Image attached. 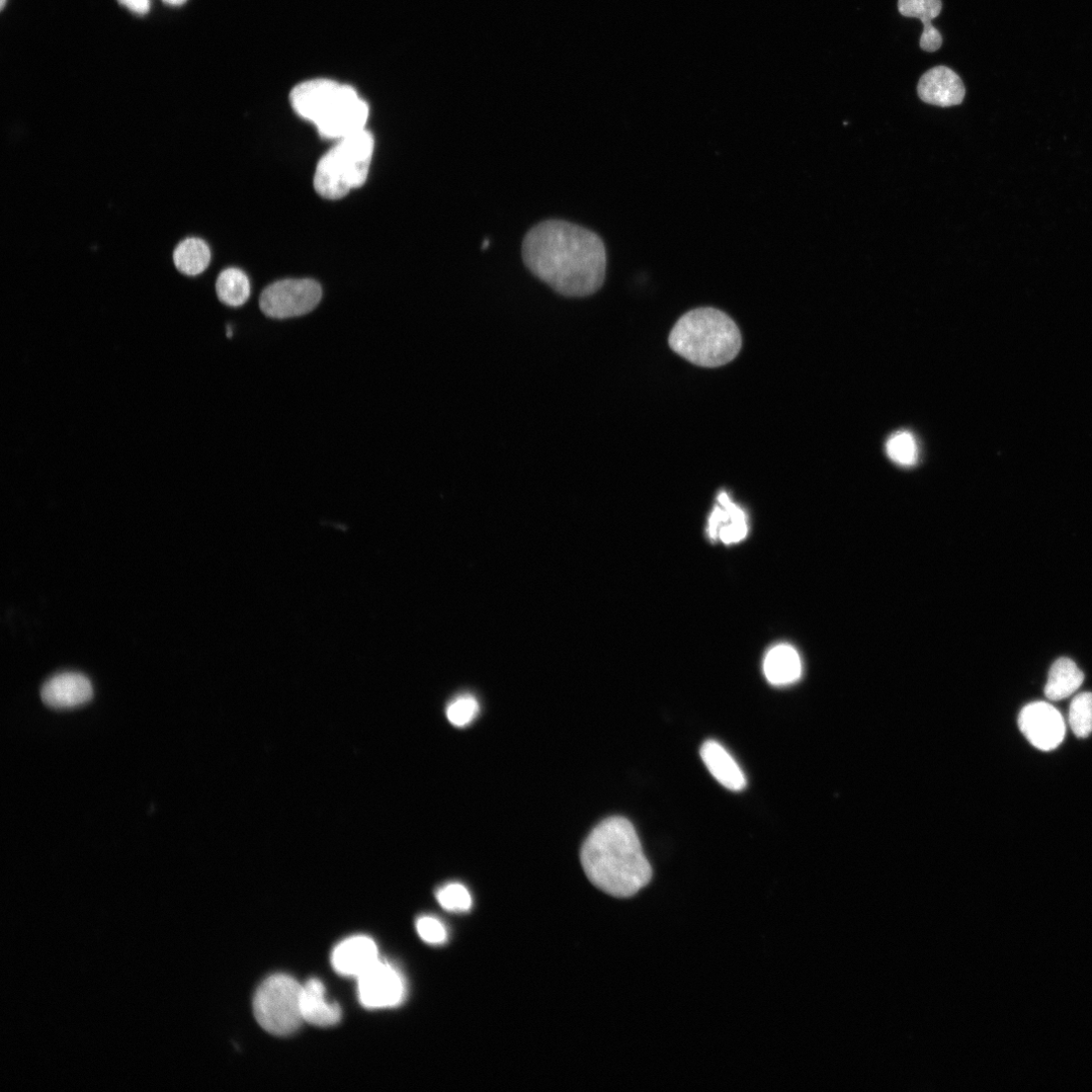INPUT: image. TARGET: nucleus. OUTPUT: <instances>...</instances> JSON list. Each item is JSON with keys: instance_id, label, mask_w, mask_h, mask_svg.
Returning a JSON list of instances; mask_svg holds the SVG:
<instances>
[{"instance_id": "nucleus-22", "label": "nucleus", "mask_w": 1092, "mask_h": 1092, "mask_svg": "<svg viewBox=\"0 0 1092 1092\" xmlns=\"http://www.w3.org/2000/svg\"><path fill=\"white\" fill-rule=\"evenodd\" d=\"M1069 725L1080 738L1092 732V693H1081L1074 697L1069 708Z\"/></svg>"}, {"instance_id": "nucleus-19", "label": "nucleus", "mask_w": 1092, "mask_h": 1092, "mask_svg": "<svg viewBox=\"0 0 1092 1092\" xmlns=\"http://www.w3.org/2000/svg\"><path fill=\"white\" fill-rule=\"evenodd\" d=\"M1084 674L1070 658L1061 657L1051 666L1045 695L1052 701H1059L1073 695L1083 684Z\"/></svg>"}, {"instance_id": "nucleus-23", "label": "nucleus", "mask_w": 1092, "mask_h": 1092, "mask_svg": "<svg viewBox=\"0 0 1092 1092\" xmlns=\"http://www.w3.org/2000/svg\"><path fill=\"white\" fill-rule=\"evenodd\" d=\"M942 7V0H898L899 13L920 20L923 26L931 25L940 16Z\"/></svg>"}, {"instance_id": "nucleus-4", "label": "nucleus", "mask_w": 1092, "mask_h": 1092, "mask_svg": "<svg viewBox=\"0 0 1092 1092\" xmlns=\"http://www.w3.org/2000/svg\"><path fill=\"white\" fill-rule=\"evenodd\" d=\"M375 149L367 129L350 135L319 161L314 178L316 192L327 200H340L365 185Z\"/></svg>"}, {"instance_id": "nucleus-21", "label": "nucleus", "mask_w": 1092, "mask_h": 1092, "mask_svg": "<svg viewBox=\"0 0 1092 1092\" xmlns=\"http://www.w3.org/2000/svg\"><path fill=\"white\" fill-rule=\"evenodd\" d=\"M889 459L901 467H912L918 459V448L914 437L908 432L892 435L886 443Z\"/></svg>"}, {"instance_id": "nucleus-14", "label": "nucleus", "mask_w": 1092, "mask_h": 1092, "mask_svg": "<svg viewBox=\"0 0 1092 1092\" xmlns=\"http://www.w3.org/2000/svg\"><path fill=\"white\" fill-rule=\"evenodd\" d=\"M380 960L376 943L368 937L350 938L335 948L332 965L344 976H362Z\"/></svg>"}, {"instance_id": "nucleus-1", "label": "nucleus", "mask_w": 1092, "mask_h": 1092, "mask_svg": "<svg viewBox=\"0 0 1092 1092\" xmlns=\"http://www.w3.org/2000/svg\"><path fill=\"white\" fill-rule=\"evenodd\" d=\"M523 258L537 278L564 297L591 296L605 282L603 240L566 221L546 220L535 226L524 240Z\"/></svg>"}, {"instance_id": "nucleus-30", "label": "nucleus", "mask_w": 1092, "mask_h": 1092, "mask_svg": "<svg viewBox=\"0 0 1092 1092\" xmlns=\"http://www.w3.org/2000/svg\"><path fill=\"white\" fill-rule=\"evenodd\" d=\"M6 4H7V0H0V8H2V10L5 9Z\"/></svg>"}, {"instance_id": "nucleus-13", "label": "nucleus", "mask_w": 1092, "mask_h": 1092, "mask_svg": "<svg viewBox=\"0 0 1092 1092\" xmlns=\"http://www.w3.org/2000/svg\"><path fill=\"white\" fill-rule=\"evenodd\" d=\"M94 696L91 681L78 673H61L42 687L41 697L49 707L73 708L88 703Z\"/></svg>"}, {"instance_id": "nucleus-18", "label": "nucleus", "mask_w": 1092, "mask_h": 1092, "mask_svg": "<svg viewBox=\"0 0 1092 1092\" xmlns=\"http://www.w3.org/2000/svg\"><path fill=\"white\" fill-rule=\"evenodd\" d=\"M172 259L175 269L182 276L198 277L211 265V247L203 238L189 236L176 245Z\"/></svg>"}, {"instance_id": "nucleus-11", "label": "nucleus", "mask_w": 1092, "mask_h": 1092, "mask_svg": "<svg viewBox=\"0 0 1092 1092\" xmlns=\"http://www.w3.org/2000/svg\"><path fill=\"white\" fill-rule=\"evenodd\" d=\"M707 535L713 542L725 546L738 544L748 535L745 512L726 492L717 495L714 509L708 519Z\"/></svg>"}, {"instance_id": "nucleus-20", "label": "nucleus", "mask_w": 1092, "mask_h": 1092, "mask_svg": "<svg viewBox=\"0 0 1092 1092\" xmlns=\"http://www.w3.org/2000/svg\"><path fill=\"white\" fill-rule=\"evenodd\" d=\"M216 294L221 303L237 308L250 298L251 286L246 274L239 269L229 268L221 272L216 282Z\"/></svg>"}, {"instance_id": "nucleus-25", "label": "nucleus", "mask_w": 1092, "mask_h": 1092, "mask_svg": "<svg viewBox=\"0 0 1092 1092\" xmlns=\"http://www.w3.org/2000/svg\"><path fill=\"white\" fill-rule=\"evenodd\" d=\"M480 711L478 700L472 695L456 698L447 708V716L452 724L465 727L471 724Z\"/></svg>"}, {"instance_id": "nucleus-3", "label": "nucleus", "mask_w": 1092, "mask_h": 1092, "mask_svg": "<svg viewBox=\"0 0 1092 1092\" xmlns=\"http://www.w3.org/2000/svg\"><path fill=\"white\" fill-rule=\"evenodd\" d=\"M669 347L677 355L703 368H718L733 361L741 349V335L734 321L713 308L685 314L671 330Z\"/></svg>"}, {"instance_id": "nucleus-29", "label": "nucleus", "mask_w": 1092, "mask_h": 1092, "mask_svg": "<svg viewBox=\"0 0 1092 1092\" xmlns=\"http://www.w3.org/2000/svg\"><path fill=\"white\" fill-rule=\"evenodd\" d=\"M164 3L172 6H181L187 2V0H163Z\"/></svg>"}, {"instance_id": "nucleus-27", "label": "nucleus", "mask_w": 1092, "mask_h": 1092, "mask_svg": "<svg viewBox=\"0 0 1092 1092\" xmlns=\"http://www.w3.org/2000/svg\"><path fill=\"white\" fill-rule=\"evenodd\" d=\"M943 44V37L938 29L933 24L923 26V31L920 37V48L926 52H936Z\"/></svg>"}, {"instance_id": "nucleus-5", "label": "nucleus", "mask_w": 1092, "mask_h": 1092, "mask_svg": "<svg viewBox=\"0 0 1092 1092\" xmlns=\"http://www.w3.org/2000/svg\"><path fill=\"white\" fill-rule=\"evenodd\" d=\"M303 986L289 975L268 978L258 989L254 1010L259 1024L275 1036L294 1034L304 1021L301 1009Z\"/></svg>"}, {"instance_id": "nucleus-16", "label": "nucleus", "mask_w": 1092, "mask_h": 1092, "mask_svg": "<svg viewBox=\"0 0 1092 1092\" xmlns=\"http://www.w3.org/2000/svg\"><path fill=\"white\" fill-rule=\"evenodd\" d=\"M301 1009L304 1021L317 1027H331L342 1020L341 1006L327 1001L325 986L316 978L303 986Z\"/></svg>"}, {"instance_id": "nucleus-9", "label": "nucleus", "mask_w": 1092, "mask_h": 1092, "mask_svg": "<svg viewBox=\"0 0 1092 1092\" xmlns=\"http://www.w3.org/2000/svg\"><path fill=\"white\" fill-rule=\"evenodd\" d=\"M1019 726L1027 739L1044 751L1058 747L1066 732L1061 713L1046 702H1034L1024 707L1020 713Z\"/></svg>"}, {"instance_id": "nucleus-12", "label": "nucleus", "mask_w": 1092, "mask_h": 1092, "mask_svg": "<svg viewBox=\"0 0 1092 1092\" xmlns=\"http://www.w3.org/2000/svg\"><path fill=\"white\" fill-rule=\"evenodd\" d=\"M917 94L922 102L948 108L962 104L965 88L960 76L951 68L937 66L921 76Z\"/></svg>"}, {"instance_id": "nucleus-28", "label": "nucleus", "mask_w": 1092, "mask_h": 1092, "mask_svg": "<svg viewBox=\"0 0 1092 1092\" xmlns=\"http://www.w3.org/2000/svg\"><path fill=\"white\" fill-rule=\"evenodd\" d=\"M119 2L132 12L139 15H145L150 10L149 0H119Z\"/></svg>"}, {"instance_id": "nucleus-2", "label": "nucleus", "mask_w": 1092, "mask_h": 1092, "mask_svg": "<svg viewBox=\"0 0 1092 1092\" xmlns=\"http://www.w3.org/2000/svg\"><path fill=\"white\" fill-rule=\"evenodd\" d=\"M580 862L593 885L618 898L634 896L652 877L634 826L620 816L603 820L591 831L581 847Z\"/></svg>"}, {"instance_id": "nucleus-15", "label": "nucleus", "mask_w": 1092, "mask_h": 1092, "mask_svg": "<svg viewBox=\"0 0 1092 1092\" xmlns=\"http://www.w3.org/2000/svg\"><path fill=\"white\" fill-rule=\"evenodd\" d=\"M703 763L711 775L723 787L738 792L745 788L746 780L731 754L717 741L707 740L700 749Z\"/></svg>"}, {"instance_id": "nucleus-26", "label": "nucleus", "mask_w": 1092, "mask_h": 1092, "mask_svg": "<svg viewBox=\"0 0 1092 1092\" xmlns=\"http://www.w3.org/2000/svg\"><path fill=\"white\" fill-rule=\"evenodd\" d=\"M417 932L425 942L431 945H443L448 941V931L444 923L436 917H420L416 923Z\"/></svg>"}, {"instance_id": "nucleus-24", "label": "nucleus", "mask_w": 1092, "mask_h": 1092, "mask_svg": "<svg viewBox=\"0 0 1092 1092\" xmlns=\"http://www.w3.org/2000/svg\"><path fill=\"white\" fill-rule=\"evenodd\" d=\"M437 899L450 912H468L473 905L470 891L460 883H450L439 889Z\"/></svg>"}, {"instance_id": "nucleus-7", "label": "nucleus", "mask_w": 1092, "mask_h": 1092, "mask_svg": "<svg viewBox=\"0 0 1092 1092\" xmlns=\"http://www.w3.org/2000/svg\"><path fill=\"white\" fill-rule=\"evenodd\" d=\"M359 996L367 1009H387L401 1004L406 986L401 973L391 964L379 960L358 978Z\"/></svg>"}, {"instance_id": "nucleus-10", "label": "nucleus", "mask_w": 1092, "mask_h": 1092, "mask_svg": "<svg viewBox=\"0 0 1092 1092\" xmlns=\"http://www.w3.org/2000/svg\"><path fill=\"white\" fill-rule=\"evenodd\" d=\"M344 84L330 79H313L299 84L291 94L294 111L316 125L340 96Z\"/></svg>"}, {"instance_id": "nucleus-6", "label": "nucleus", "mask_w": 1092, "mask_h": 1092, "mask_svg": "<svg viewBox=\"0 0 1092 1092\" xmlns=\"http://www.w3.org/2000/svg\"><path fill=\"white\" fill-rule=\"evenodd\" d=\"M322 299V288L314 280H283L269 286L262 294L263 313L283 320L311 313Z\"/></svg>"}, {"instance_id": "nucleus-8", "label": "nucleus", "mask_w": 1092, "mask_h": 1092, "mask_svg": "<svg viewBox=\"0 0 1092 1092\" xmlns=\"http://www.w3.org/2000/svg\"><path fill=\"white\" fill-rule=\"evenodd\" d=\"M343 90L331 111L316 125L323 138L342 140L366 129L370 116L368 104L347 84Z\"/></svg>"}, {"instance_id": "nucleus-17", "label": "nucleus", "mask_w": 1092, "mask_h": 1092, "mask_svg": "<svg viewBox=\"0 0 1092 1092\" xmlns=\"http://www.w3.org/2000/svg\"><path fill=\"white\" fill-rule=\"evenodd\" d=\"M763 669L771 685L777 687L791 685L797 682L802 674L800 654L790 644H777L767 652Z\"/></svg>"}]
</instances>
